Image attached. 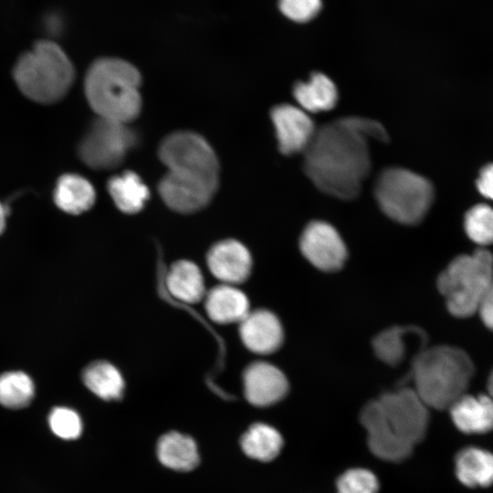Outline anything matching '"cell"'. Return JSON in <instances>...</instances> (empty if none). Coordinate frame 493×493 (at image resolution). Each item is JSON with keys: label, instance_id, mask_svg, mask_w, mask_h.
<instances>
[{"label": "cell", "instance_id": "2", "mask_svg": "<svg viewBox=\"0 0 493 493\" xmlns=\"http://www.w3.org/2000/svg\"><path fill=\"white\" fill-rule=\"evenodd\" d=\"M474 371L471 358L459 348L425 347L412 361L413 388L429 408L448 409L466 393Z\"/></svg>", "mask_w": 493, "mask_h": 493}, {"label": "cell", "instance_id": "21", "mask_svg": "<svg viewBox=\"0 0 493 493\" xmlns=\"http://www.w3.org/2000/svg\"><path fill=\"white\" fill-rule=\"evenodd\" d=\"M157 456L163 465L178 471H190L199 463L195 442L177 432L167 433L160 438Z\"/></svg>", "mask_w": 493, "mask_h": 493}, {"label": "cell", "instance_id": "24", "mask_svg": "<svg viewBox=\"0 0 493 493\" xmlns=\"http://www.w3.org/2000/svg\"><path fill=\"white\" fill-rule=\"evenodd\" d=\"M108 190L116 206L126 214L139 212L150 194L147 186L133 172H125L110 178Z\"/></svg>", "mask_w": 493, "mask_h": 493}, {"label": "cell", "instance_id": "13", "mask_svg": "<svg viewBox=\"0 0 493 493\" xmlns=\"http://www.w3.org/2000/svg\"><path fill=\"white\" fill-rule=\"evenodd\" d=\"M246 400L256 406H268L281 400L288 390L285 374L266 362L248 365L243 374Z\"/></svg>", "mask_w": 493, "mask_h": 493}, {"label": "cell", "instance_id": "7", "mask_svg": "<svg viewBox=\"0 0 493 493\" xmlns=\"http://www.w3.org/2000/svg\"><path fill=\"white\" fill-rule=\"evenodd\" d=\"M128 124L97 117L79 142L81 161L95 170L120 165L136 143V134Z\"/></svg>", "mask_w": 493, "mask_h": 493}, {"label": "cell", "instance_id": "28", "mask_svg": "<svg viewBox=\"0 0 493 493\" xmlns=\"http://www.w3.org/2000/svg\"><path fill=\"white\" fill-rule=\"evenodd\" d=\"M35 386L23 372H9L0 375V404L7 408L26 406L34 397Z\"/></svg>", "mask_w": 493, "mask_h": 493}, {"label": "cell", "instance_id": "22", "mask_svg": "<svg viewBox=\"0 0 493 493\" xmlns=\"http://www.w3.org/2000/svg\"><path fill=\"white\" fill-rule=\"evenodd\" d=\"M456 474L467 487H488L493 483V455L477 447H467L456 457Z\"/></svg>", "mask_w": 493, "mask_h": 493}, {"label": "cell", "instance_id": "3", "mask_svg": "<svg viewBox=\"0 0 493 493\" xmlns=\"http://www.w3.org/2000/svg\"><path fill=\"white\" fill-rule=\"evenodd\" d=\"M140 85L135 67L122 59L104 58L89 68L84 91L97 117L130 123L141 111Z\"/></svg>", "mask_w": 493, "mask_h": 493}, {"label": "cell", "instance_id": "30", "mask_svg": "<svg viewBox=\"0 0 493 493\" xmlns=\"http://www.w3.org/2000/svg\"><path fill=\"white\" fill-rule=\"evenodd\" d=\"M52 432L60 438L71 440L78 438L82 430L79 415L67 407L54 408L48 417Z\"/></svg>", "mask_w": 493, "mask_h": 493}, {"label": "cell", "instance_id": "25", "mask_svg": "<svg viewBox=\"0 0 493 493\" xmlns=\"http://www.w3.org/2000/svg\"><path fill=\"white\" fill-rule=\"evenodd\" d=\"M85 385L104 400H118L122 396L124 381L119 370L104 361L89 364L83 372Z\"/></svg>", "mask_w": 493, "mask_h": 493}, {"label": "cell", "instance_id": "15", "mask_svg": "<svg viewBox=\"0 0 493 493\" xmlns=\"http://www.w3.org/2000/svg\"><path fill=\"white\" fill-rule=\"evenodd\" d=\"M207 265L212 274L224 284L235 285L248 278L252 258L243 244L226 239L214 245L208 251Z\"/></svg>", "mask_w": 493, "mask_h": 493}, {"label": "cell", "instance_id": "4", "mask_svg": "<svg viewBox=\"0 0 493 493\" xmlns=\"http://www.w3.org/2000/svg\"><path fill=\"white\" fill-rule=\"evenodd\" d=\"M13 78L27 99L40 104H52L63 99L70 89L75 69L57 43L41 40L20 56L14 67Z\"/></svg>", "mask_w": 493, "mask_h": 493}, {"label": "cell", "instance_id": "20", "mask_svg": "<svg viewBox=\"0 0 493 493\" xmlns=\"http://www.w3.org/2000/svg\"><path fill=\"white\" fill-rule=\"evenodd\" d=\"M53 197L60 210L70 215H79L92 207L96 193L93 185L85 177L67 173L58 180Z\"/></svg>", "mask_w": 493, "mask_h": 493}, {"label": "cell", "instance_id": "23", "mask_svg": "<svg viewBox=\"0 0 493 493\" xmlns=\"http://www.w3.org/2000/svg\"><path fill=\"white\" fill-rule=\"evenodd\" d=\"M166 285L174 298L186 303L199 302L205 297L202 272L198 266L188 260H179L172 265Z\"/></svg>", "mask_w": 493, "mask_h": 493}, {"label": "cell", "instance_id": "5", "mask_svg": "<svg viewBox=\"0 0 493 493\" xmlns=\"http://www.w3.org/2000/svg\"><path fill=\"white\" fill-rule=\"evenodd\" d=\"M493 281V256L484 248L455 257L437 278V288L446 298L448 311L466 318L477 311Z\"/></svg>", "mask_w": 493, "mask_h": 493}, {"label": "cell", "instance_id": "1", "mask_svg": "<svg viewBox=\"0 0 493 493\" xmlns=\"http://www.w3.org/2000/svg\"><path fill=\"white\" fill-rule=\"evenodd\" d=\"M386 142L378 121L344 117L316 129L303 152L304 172L321 192L342 200L355 198L371 169L369 141Z\"/></svg>", "mask_w": 493, "mask_h": 493}, {"label": "cell", "instance_id": "19", "mask_svg": "<svg viewBox=\"0 0 493 493\" xmlns=\"http://www.w3.org/2000/svg\"><path fill=\"white\" fill-rule=\"evenodd\" d=\"M293 96L299 107L308 113L330 110L338 100L334 82L320 72L313 73L308 81L297 82L293 87Z\"/></svg>", "mask_w": 493, "mask_h": 493}, {"label": "cell", "instance_id": "14", "mask_svg": "<svg viewBox=\"0 0 493 493\" xmlns=\"http://www.w3.org/2000/svg\"><path fill=\"white\" fill-rule=\"evenodd\" d=\"M360 420L367 431L369 447L376 456L401 461L410 456L413 448L399 441L388 429L378 399L362 408Z\"/></svg>", "mask_w": 493, "mask_h": 493}, {"label": "cell", "instance_id": "9", "mask_svg": "<svg viewBox=\"0 0 493 493\" xmlns=\"http://www.w3.org/2000/svg\"><path fill=\"white\" fill-rule=\"evenodd\" d=\"M378 401L387 427L398 440L412 448L422 441L428 425L429 407L413 387L383 393Z\"/></svg>", "mask_w": 493, "mask_h": 493}, {"label": "cell", "instance_id": "31", "mask_svg": "<svg viewBox=\"0 0 493 493\" xmlns=\"http://www.w3.org/2000/svg\"><path fill=\"white\" fill-rule=\"evenodd\" d=\"M338 493H377L376 477L366 469L355 468L345 472L337 482Z\"/></svg>", "mask_w": 493, "mask_h": 493}, {"label": "cell", "instance_id": "32", "mask_svg": "<svg viewBox=\"0 0 493 493\" xmlns=\"http://www.w3.org/2000/svg\"><path fill=\"white\" fill-rule=\"evenodd\" d=\"M280 11L295 22H307L314 18L321 8V0H278Z\"/></svg>", "mask_w": 493, "mask_h": 493}, {"label": "cell", "instance_id": "17", "mask_svg": "<svg viewBox=\"0 0 493 493\" xmlns=\"http://www.w3.org/2000/svg\"><path fill=\"white\" fill-rule=\"evenodd\" d=\"M455 425L465 434H484L493 429V398L467 393L448 408Z\"/></svg>", "mask_w": 493, "mask_h": 493}, {"label": "cell", "instance_id": "12", "mask_svg": "<svg viewBox=\"0 0 493 493\" xmlns=\"http://www.w3.org/2000/svg\"><path fill=\"white\" fill-rule=\"evenodd\" d=\"M270 116L279 151L286 155L303 153L317 129L308 112L299 106L285 103L275 106Z\"/></svg>", "mask_w": 493, "mask_h": 493}, {"label": "cell", "instance_id": "16", "mask_svg": "<svg viewBox=\"0 0 493 493\" xmlns=\"http://www.w3.org/2000/svg\"><path fill=\"white\" fill-rule=\"evenodd\" d=\"M239 333L245 346L258 354L276 351L283 341L279 320L267 309L249 311L240 321Z\"/></svg>", "mask_w": 493, "mask_h": 493}, {"label": "cell", "instance_id": "36", "mask_svg": "<svg viewBox=\"0 0 493 493\" xmlns=\"http://www.w3.org/2000/svg\"><path fill=\"white\" fill-rule=\"evenodd\" d=\"M488 395L493 398V371L490 372L487 383Z\"/></svg>", "mask_w": 493, "mask_h": 493}, {"label": "cell", "instance_id": "26", "mask_svg": "<svg viewBox=\"0 0 493 493\" xmlns=\"http://www.w3.org/2000/svg\"><path fill=\"white\" fill-rule=\"evenodd\" d=\"M283 445L280 434L272 426L255 424L243 435L241 446L249 457L267 462L275 458Z\"/></svg>", "mask_w": 493, "mask_h": 493}, {"label": "cell", "instance_id": "8", "mask_svg": "<svg viewBox=\"0 0 493 493\" xmlns=\"http://www.w3.org/2000/svg\"><path fill=\"white\" fill-rule=\"evenodd\" d=\"M159 157L168 172L218 184V161L209 143L191 131H177L161 143Z\"/></svg>", "mask_w": 493, "mask_h": 493}, {"label": "cell", "instance_id": "11", "mask_svg": "<svg viewBox=\"0 0 493 493\" xmlns=\"http://www.w3.org/2000/svg\"><path fill=\"white\" fill-rule=\"evenodd\" d=\"M216 187L198 177L168 172L160 182L159 194L171 209L187 214L204 208Z\"/></svg>", "mask_w": 493, "mask_h": 493}, {"label": "cell", "instance_id": "34", "mask_svg": "<svg viewBox=\"0 0 493 493\" xmlns=\"http://www.w3.org/2000/svg\"><path fill=\"white\" fill-rule=\"evenodd\" d=\"M477 187L483 196L493 200V163L482 168L477 180Z\"/></svg>", "mask_w": 493, "mask_h": 493}, {"label": "cell", "instance_id": "35", "mask_svg": "<svg viewBox=\"0 0 493 493\" xmlns=\"http://www.w3.org/2000/svg\"><path fill=\"white\" fill-rule=\"evenodd\" d=\"M6 211L3 204L0 202V234L5 226Z\"/></svg>", "mask_w": 493, "mask_h": 493}, {"label": "cell", "instance_id": "33", "mask_svg": "<svg viewBox=\"0 0 493 493\" xmlns=\"http://www.w3.org/2000/svg\"><path fill=\"white\" fill-rule=\"evenodd\" d=\"M477 312L483 323L493 330V281L484 294Z\"/></svg>", "mask_w": 493, "mask_h": 493}, {"label": "cell", "instance_id": "18", "mask_svg": "<svg viewBox=\"0 0 493 493\" xmlns=\"http://www.w3.org/2000/svg\"><path fill=\"white\" fill-rule=\"evenodd\" d=\"M205 309L211 320L220 324L240 322L249 312L244 292L234 285L223 284L205 295Z\"/></svg>", "mask_w": 493, "mask_h": 493}, {"label": "cell", "instance_id": "29", "mask_svg": "<svg viewBox=\"0 0 493 493\" xmlns=\"http://www.w3.org/2000/svg\"><path fill=\"white\" fill-rule=\"evenodd\" d=\"M464 227L473 242L481 246L493 244V208L485 204L474 205L465 215Z\"/></svg>", "mask_w": 493, "mask_h": 493}, {"label": "cell", "instance_id": "10", "mask_svg": "<svg viewBox=\"0 0 493 493\" xmlns=\"http://www.w3.org/2000/svg\"><path fill=\"white\" fill-rule=\"evenodd\" d=\"M299 248L315 267L327 272L341 268L347 257L345 244L338 231L322 221L307 225L300 236Z\"/></svg>", "mask_w": 493, "mask_h": 493}, {"label": "cell", "instance_id": "6", "mask_svg": "<svg viewBox=\"0 0 493 493\" xmlns=\"http://www.w3.org/2000/svg\"><path fill=\"white\" fill-rule=\"evenodd\" d=\"M375 198L383 212L393 221L416 225L433 202L434 190L425 177L404 168H387L375 184Z\"/></svg>", "mask_w": 493, "mask_h": 493}, {"label": "cell", "instance_id": "27", "mask_svg": "<svg viewBox=\"0 0 493 493\" xmlns=\"http://www.w3.org/2000/svg\"><path fill=\"white\" fill-rule=\"evenodd\" d=\"M415 326L392 327L380 332L372 340V347L377 357L383 362L396 366L403 362L406 354V339L422 333Z\"/></svg>", "mask_w": 493, "mask_h": 493}]
</instances>
